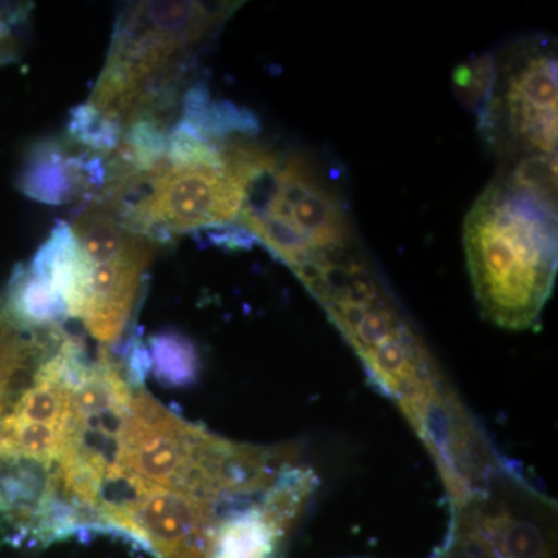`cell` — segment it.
Listing matches in <instances>:
<instances>
[{
    "mask_svg": "<svg viewBox=\"0 0 558 558\" xmlns=\"http://www.w3.org/2000/svg\"><path fill=\"white\" fill-rule=\"evenodd\" d=\"M61 336L60 329H53L43 339L35 330L22 328L13 318L0 325V418L5 414L17 380L35 374Z\"/></svg>",
    "mask_w": 558,
    "mask_h": 558,
    "instance_id": "cell-10",
    "label": "cell"
},
{
    "mask_svg": "<svg viewBox=\"0 0 558 558\" xmlns=\"http://www.w3.org/2000/svg\"><path fill=\"white\" fill-rule=\"evenodd\" d=\"M250 501L218 505L150 486L126 473L109 488L95 524L123 532L159 558H208L219 520Z\"/></svg>",
    "mask_w": 558,
    "mask_h": 558,
    "instance_id": "cell-9",
    "label": "cell"
},
{
    "mask_svg": "<svg viewBox=\"0 0 558 558\" xmlns=\"http://www.w3.org/2000/svg\"><path fill=\"white\" fill-rule=\"evenodd\" d=\"M10 318L11 317L9 311H7V307L0 306V325H2V323L9 322Z\"/></svg>",
    "mask_w": 558,
    "mask_h": 558,
    "instance_id": "cell-15",
    "label": "cell"
},
{
    "mask_svg": "<svg viewBox=\"0 0 558 558\" xmlns=\"http://www.w3.org/2000/svg\"><path fill=\"white\" fill-rule=\"evenodd\" d=\"M72 230L87 267L78 319L95 340L116 343L130 322L156 242L126 229L95 202L81 213Z\"/></svg>",
    "mask_w": 558,
    "mask_h": 558,
    "instance_id": "cell-8",
    "label": "cell"
},
{
    "mask_svg": "<svg viewBox=\"0 0 558 558\" xmlns=\"http://www.w3.org/2000/svg\"><path fill=\"white\" fill-rule=\"evenodd\" d=\"M240 2H135L117 21L89 105L126 130L137 120L170 124L197 54Z\"/></svg>",
    "mask_w": 558,
    "mask_h": 558,
    "instance_id": "cell-2",
    "label": "cell"
},
{
    "mask_svg": "<svg viewBox=\"0 0 558 558\" xmlns=\"http://www.w3.org/2000/svg\"><path fill=\"white\" fill-rule=\"evenodd\" d=\"M271 149L256 135L231 140L222 163H171L108 179L92 202L153 242L191 230L236 226L248 186L269 167Z\"/></svg>",
    "mask_w": 558,
    "mask_h": 558,
    "instance_id": "cell-5",
    "label": "cell"
},
{
    "mask_svg": "<svg viewBox=\"0 0 558 558\" xmlns=\"http://www.w3.org/2000/svg\"><path fill=\"white\" fill-rule=\"evenodd\" d=\"M296 278L409 418L450 497L468 494L492 464L486 442L362 245L318 260Z\"/></svg>",
    "mask_w": 558,
    "mask_h": 558,
    "instance_id": "cell-1",
    "label": "cell"
},
{
    "mask_svg": "<svg viewBox=\"0 0 558 558\" xmlns=\"http://www.w3.org/2000/svg\"><path fill=\"white\" fill-rule=\"evenodd\" d=\"M557 46L549 36L517 39L495 57L478 131L501 167L557 157Z\"/></svg>",
    "mask_w": 558,
    "mask_h": 558,
    "instance_id": "cell-7",
    "label": "cell"
},
{
    "mask_svg": "<svg viewBox=\"0 0 558 558\" xmlns=\"http://www.w3.org/2000/svg\"><path fill=\"white\" fill-rule=\"evenodd\" d=\"M464 248L484 317L537 328L557 278V205L497 175L465 216Z\"/></svg>",
    "mask_w": 558,
    "mask_h": 558,
    "instance_id": "cell-3",
    "label": "cell"
},
{
    "mask_svg": "<svg viewBox=\"0 0 558 558\" xmlns=\"http://www.w3.org/2000/svg\"><path fill=\"white\" fill-rule=\"evenodd\" d=\"M10 317L28 330L58 328V322L68 317L61 296L51 282L31 267L20 271L11 282L9 304Z\"/></svg>",
    "mask_w": 558,
    "mask_h": 558,
    "instance_id": "cell-12",
    "label": "cell"
},
{
    "mask_svg": "<svg viewBox=\"0 0 558 558\" xmlns=\"http://www.w3.org/2000/svg\"><path fill=\"white\" fill-rule=\"evenodd\" d=\"M150 369L168 385H189L199 373L196 349L178 333H160L149 341Z\"/></svg>",
    "mask_w": 558,
    "mask_h": 558,
    "instance_id": "cell-13",
    "label": "cell"
},
{
    "mask_svg": "<svg viewBox=\"0 0 558 558\" xmlns=\"http://www.w3.org/2000/svg\"><path fill=\"white\" fill-rule=\"evenodd\" d=\"M68 432L69 425L39 424L7 414L0 418V461H27L51 470Z\"/></svg>",
    "mask_w": 558,
    "mask_h": 558,
    "instance_id": "cell-11",
    "label": "cell"
},
{
    "mask_svg": "<svg viewBox=\"0 0 558 558\" xmlns=\"http://www.w3.org/2000/svg\"><path fill=\"white\" fill-rule=\"evenodd\" d=\"M292 458L213 435L137 389L116 444V465L150 486L234 505L259 497Z\"/></svg>",
    "mask_w": 558,
    "mask_h": 558,
    "instance_id": "cell-4",
    "label": "cell"
},
{
    "mask_svg": "<svg viewBox=\"0 0 558 558\" xmlns=\"http://www.w3.org/2000/svg\"><path fill=\"white\" fill-rule=\"evenodd\" d=\"M495 76L494 54H480L462 62L453 72V92L458 100L476 117L483 112Z\"/></svg>",
    "mask_w": 558,
    "mask_h": 558,
    "instance_id": "cell-14",
    "label": "cell"
},
{
    "mask_svg": "<svg viewBox=\"0 0 558 558\" xmlns=\"http://www.w3.org/2000/svg\"><path fill=\"white\" fill-rule=\"evenodd\" d=\"M293 274L359 245L344 194L317 157L277 154L253 180L236 222Z\"/></svg>",
    "mask_w": 558,
    "mask_h": 558,
    "instance_id": "cell-6",
    "label": "cell"
}]
</instances>
